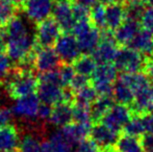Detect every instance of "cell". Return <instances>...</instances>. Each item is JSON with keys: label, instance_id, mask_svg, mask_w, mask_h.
I'll return each mask as SVG.
<instances>
[{"label": "cell", "instance_id": "obj_31", "mask_svg": "<svg viewBox=\"0 0 153 152\" xmlns=\"http://www.w3.org/2000/svg\"><path fill=\"white\" fill-rule=\"evenodd\" d=\"M72 117L75 123H82V122L91 121V105H85L81 103L72 104Z\"/></svg>", "mask_w": 153, "mask_h": 152}, {"label": "cell", "instance_id": "obj_47", "mask_svg": "<svg viewBox=\"0 0 153 152\" xmlns=\"http://www.w3.org/2000/svg\"><path fill=\"white\" fill-rule=\"evenodd\" d=\"M141 1H143L144 3H146V4H151V3H153V0H141Z\"/></svg>", "mask_w": 153, "mask_h": 152}, {"label": "cell", "instance_id": "obj_7", "mask_svg": "<svg viewBox=\"0 0 153 152\" xmlns=\"http://www.w3.org/2000/svg\"><path fill=\"white\" fill-rule=\"evenodd\" d=\"M131 116H132V113L129 106L115 103L105 113L100 122L111 129L121 133L123 127L129 121Z\"/></svg>", "mask_w": 153, "mask_h": 152}, {"label": "cell", "instance_id": "obj_28", "mask_svg": "<svg viewBox=\"0 0 153 152\" xmlns=\"http://www.w3.org/2000/svg\"><path fill=\"white\" fill-rule=\"evenodd\" d=\"M122 133L135 136V138H140L142 134L145 133V128H144L143 120H142L141 116L132 114L129 121L123 127Z\"/></svg>", "mask_w": 153, "mask_h": 152}, {"label": "cell", "instance_id": "obj_29", "mask_svg": "<svg viewBox=\"0 0 153 152\" xmlns=\"http://www.w3.org/2000/svg\"><path fill=\"white\" fill-rule=\"evenodd\" d=\"M90 20L92 24L99 30L107 28L106 25V16H105V5L100 2L96 3L91 7V14H90Z\"/></svg>", "mask_w": 153, "mask_h": 152}, {"label": "cell", "instance_id": "obj_37", "mask_svg": "<svg viewBox=\"0 0 153 152\" xmlns=\"http://www.w3.org/2000/svg\"><path fill=\"white\" fill-rule=\"evenodd\" d=\"M72 3V2H71ZM72 12L73 17L75 19V22L77 21H82V20H90V14H91V10L87 6L79 5L76 3H72Z\"/></svg>", "mask_w": 153, "mask_h": 152}, {"label": "cell", "instance_id": "obj_10", "mask_svg": "<svg viewBox=\"0 0 153 152\" xmlns=\"http://www.w3.org/2000/svg\"><path fill=\"white\" fill-rule=\"evenodd\" d=\"M40 99L36 93L29 94L22 98L17 99L15 105L13 106V114L25 119H33L38 115Z\"/></svg>", "mask_w": 153, "mask_h": 152}, {"label": "cell", "instance_id": "obj_12", "mask_svg": "<svg viewBox=\"0 0 153 152\" xmlns=\"http://www.w3.org/2000/svg\"><path fill=\"white\" fill-rule=\"evenodd\" d=\"M36 94L42 103H46L48 105H55V104L62 102L64 87L59 85H54V83L38 82Z\"/></svg>", "mask_w": 153, "mask_h": 152}, {"label": "cell", "instance_id": "obj_9", "mask_svg": "<svg viewBox=\"0 0 153 152\" xmlns=\"http://www.w3.org/2000/svg\"><path fill=\"white\" fill-rule=\"evenodd\" d=\"M120 132L111 129L101 122L93 124L90 136L100 148V150H109L115 148V144L120 136Z\"/></svg>", "mask_w": 153, "mask_h": 152}, {"label": "cell", "instance_id": "obj_51", "mask_svg": "<svg viewBox=\"0 0 153 152\" xmlns=\"http://www.w3.org/2000/svg\"><path fill=\"white\" fill-rule=\"evenodd\" d=\"M150 57H153V51H152V55H151V56H150Z\"/></svg>", "mask_w": 153, "mask_h": 152}, {"label": "cell", "instance_id": "obj_18", "mask_svg": "<svg viewBox=\"0 0 153 152\" xmlns=\"http://www.w3.org/2000/svg\"><path fill=\"white\" fill-rule=\"evenodd\" d=\"M140 29H141V23L140 22L125 19L122 24L116 30H114V35H115L118 45L119 46H127Z\"/></svg>", "mask_w": 153, "mask_h": 152}, {"label": "cell", "instance_id": "obj_35", "mask_svg": "<svg viewBox=\"0 0 153 152\" xmlns=\"http://www.w3.org/2000/svg\"><path fill=\"white\" fill-rule=\"evenodd\" d=\"M13 65L10 64V57L7 54L3 52H0V85L3 82L10 73Z\"/></svg>", "mask_w": 153, "mask_h": 152}, {"label": "cell", "instance_id": "obj_30", "mask_svg": "<svg viewBox=\"0 0 153 152\" xmlns=\"http://www.w3.org/2000/svg\"><path fill=\"white\" fill-rule=\"evenodd\" d=\"M98 98L96 90L94 89L92 85H88L83 87L82 89L75 92V101L76 103L91 105L93 102Z\"/></svg>", "mask_w": 153, "mask_h": 152}, {"label": "cell", "instance_id": "obj_46", "mask_svg": "<svg viewBox=\"0 0 153 152\" xmlns=\"http://www.w3.org/2000/svg\"><path fill=\"white\" fill-rule=\"evenodd\" d=\"M123 0H99V2L104 5H107V4H111V3H115V2H122Z\"/></svg>", "mask_w": 153, "mask_h": 152}, {"label": "cell", "instance_id": "obj_17", "mask_svg": "<svg viewBox=\"0 0 153 152\" xmlns=\"http://www.w3.org/2000/svg\"><path fill=\"white\" fill-rule=\"evenodd\" d=\"M127 47L142 53L145 56L150 57L153 51V35L146 29L141 28L129 42Z\"/></svg>", "mask_w": 153, "mask_h": 152}, {"label": "cell", "instance_id": "obj_27", "mask_svg": "<svg viewBox=\"0 0 153 152\" xmlns=\"http://www.w3.org/2000/svg\"><path fill=\"white\" fill-rule=\"evenodd\" d=\"M97 67V63L92 57L91 54H81L76 61L73 63V68L75 73L91 77L93 72Z\"/></svg>", "mask_w": 153, "mask_h": 152}, {"label": "cell", "instance_id": "obj_6", "mask_svg": "<svg viewBox=\"0 0 153 152\" xmlns=\"http://www.w3.org/2000/svg\"><path fill=\"white\" fill-rule=\"evenodd\" d=\"M54 46L62 64L71 65L81 55L76 38L72 35V33H62Z\"/></svg>", "mask_w": 153, "mask_h": 152}, {"label": "cell", "instance_id": "obj_11", "mask_svg": "<svg viewBox=\"0 0 153 152\" xmlns=\"http://www.w3.org/2000/svg\"><path fill=\"white\" fill-rule=\"evenodd\" d=\"M52 17L57 22L62 33H71L75 24L71 1L59 2L52 10Z\"/></svg>", "mask_w": 153, "mask_h": 152}, {"label": "cell", "instance_id": "obj_24", "mask_svg": "<svg viewBox=\"0 0 153 152\" xmlns=\"http://www.w3.org/2000/svg\"><path fill=\"white\" fill-rule=\"evenodd\" d=\"M21 10L15 0H0V28L5 27Z\"/></svg>", "mask_w": 153, "mask_h": 152}, {"label": "cell", "instance_id": "obj_38", "mask_svg": "<svg viewBox=\"0 0 153 152\" xmlns=\"http://www.w3.org/2000/svg\"><path fill=\"white\" fill-rule=\"evenodd\" d=\"M90 81H91V77L76 73L74 75V77L72 78V80H71L70 85H69V87H70L72 91L76 92V91H78V90L82 89L85 85H90Z\"/></svg>", "mask_w": 153, "mask_h": 152}, {"label": "cell", "instance_id": "obj_39", "mask_svg": "<svg viewBox=\"0 0 153 152\" xmlns=\"http://www.w3.org/2000/svg\"><path fill=\"white\" fill-rule=\"evenodd\" d=\"M139 140L143 152H153V132H145Z\"/></svg>", "mask_w": 153, "mask_h": 152}, {"label": "cell", "instance_id": "obj_32", "mask_svg": "<svg viewBox=\"0 0 153 152\" xmlns=\"http://www.w3.org/2000/svg\"><path fill=\"white\" fill-rule=\"evenodd\" d=\"M18 150L19 152H44L41 143L31 134H26L23 136V139L20 141Z\"/></svg>", "mask_w": 153, "mask_h": 152}, {"label": "cell", "instance_id": "obj_15", "mask_svg": "<svg viewBox=\"0 0 153 152\" xmlns=\"http://www.w3.org/2000/svg\"><path fill=\"white\" fill-rule=\"evenodd\" d=\"M19 144V129L15 124H7L0 128V152L18 150Z\"/></svg>", "mask_w": 153, "mask_h": 152}, {"label": "cell", "instance_id": "obj_19", "mask_svg": "<svg viewBox=\"0 0 153 152\" xmlns=\"http://www.w3.org/2000/svg\"><path fill=\"white\" fill-rule=\"evenodd\" d=\"M48 121L49 123L56 127H62L67 124L72 123V105L65 102L53 105Z\"/></svg>", "mask_w": 153, "mask_h": 152}, {"label": "cell", "instance_id": "obj_50", "mask_svg": "<svg viewBox=\"0 0 153 152\" xmlns=\"http://www.w3.org/2000/svg\"><path fill=\"white\" fill-rule=\"evenodd\" d=\"M10 152H19V150H15V151H10Z\"/></svg>", "mask_w": 153, "mask_h": 152}, {"label": "cell", "instance_id": "obj_34", "mask_svg": "<svg viewBox=\"0 0 153 152\" xmlns=\"http://www.w3.org/2000/svg\"><path fill=\"white\" fill-rule=\"evenodd\" d=\"M141 27L149 31L153 35V3L146 5V8L144 10L141 18Z\"/></svg>", "mask_w": 153, "mask_h": 152}, {"label": "cell", "instance_id": "obj_22", "mask_svg": "<svg viewBox=\"0 0 153 152\" xmlns=\"http://www.w3.org/2000/svg\"><path fill=\"white\" fill-rule=\"evenodd\" d=\"M114 96H98L91 104V120L93 124L99 123L105 113L115 104Z\"/></svg>", "mask_w": 153, "mask_h": 152}, {"label": "cell", "instance_id": "obj_49", "mask_svg": "<svg viewBox=\"0 0 153 152\" xmlns=\"http://www.w3.org/2000/svg\"><path fill=\"white\" fill-rule=\"evenodd\" d=\"M15 1H16V2H17V3H18V4H19V5H20V6H21V4H22V3H23V2H24V0H15Z\"/></svg>", "mask_w": 153, "mask_h": 152}, {"label": "cell", "instance_id": "obj_14", "mask_svg": "<svg viewBox=\"0 0 153 152\" xmlns=\"http://www.w3.org/2000/svg\"><path fill=\"white\" fill-rule=\"evenodd\" d=\"M44 152H72L74 145L66 138L62 129L52 132L48 139L41 143Z\"/></svg>", "mask_w": 153, "mask_h": 152}, {"label": "cell", "instance_id": "obj_26", "mask_svg": "<svg viewBox=\"0 0 153 152\" xmlns=\"http://www.w3.org/2000/svg\"><path fill=\"white\" fill-rule=\"evenodd\" d=\"M122 4L125 10V19L140 22L146 8V3L141 0H123Z\"/></svg>", "mask_w": 153, "mask_h": 152}, {"label": "cell", "instance_id": "obj_20", "mask_svg": "<svg viewBox=\"0 0 153 152\" xmlns=\"http://www.w3.org/2000/svg\"><path fill=\"white\" fill-rule=\"evenodd\" d=\"M107 28L116 30L125 20V10L122 2H115L105 5Z\"/></svg>", "mask_w": 153, "mask_h": 152}, {"label": "cell", "instance_id": "obj_43", "mask_svg": "<svg viewBox=\"0 0 153 152\" xmlns=\"http://www.w3.org/2000/svg\"><path fill=\"white\" fill-rule=\"evenodd\" d=\"M144 72L148 75L150 80H151V83L153 85V57H148L147 59V64H146Z\"/></svg>", "mask_w": 153, "mask_h": 152}, {"label": "cell", "instance_id": "obj_13", "mask_svg": "<svg viewBox=\"0 0 153 152\" xmlns=\"http://www.w3.org/2000/svg\"><path fill=\"white\" fill-rule=\"evenodd\" d=\"M153 104V85L151 83L148 87L137 92L134 95L133 102L129 108L133 115L142 116L150 113Z\"/></svg>", "mask_w": 153, "mask_h": 152}, {"label": "cell", "instance_id": "obj_8", "mask_svg": "<svg viewBox=\"0 0 153 152\" xmlns=\"http://www.w3.org/2000/svg\"><path fill=\"white\" fill-rule=\"evenodd\" d=\"M21 10L32 23L36 24L51 16L52 0H24L21 4Z\"/></svg>", "mask_w": 153, "mask_h": 152}, {"label": "cell", "instance_id": "obj_2", "mask_svg": "<svg viewBox=\"0 0 153 152\" xmlns=\"http://www.w3.org/2000/svg\"><path fill=\"white\" fill-rule=\"evenodd\" d=\"M71 33L76 38L81 54H91L100 42V30L92 24L91 20L75 22Z\"/></svg>", "mask_w": 153, "mask_h": 152}, {"label": "cell", "instance_id": "obj_3", "mask_svg": "<svg viewBox=\"0 0 153 152\" xmlns=\"http://www.w3.org/2000/svg\"><path fill=\"white\" fill-rule=\"evenodd\" d=\"M147 56L127 46L119 48L114 65L121 73H137L145 71Z\"/></svg>", "mask_w": 153, "mask_h": 152}, {"label": "cell", "instance_id": "obj_25", "mask_svg": "<svg viewBox=\"0 0 153 152\" xmlns=\"http://www.w3.org/2000/svg\"><path fill=\"white\" fill-rule=\"evenodd\" d=\"M115 150L117 152H143L139 139L122 132L115 144Z\"/></svg>", "mask_w": 153, "mask_h": 152}, {"label": "cell", "instance_id": "obj_5", "mask_svg": "<svg viewBox=\"0 0 153 152\" xmlns=\"http://www.w3.org/2000/svg\"><path fill=\"white\" fill-rule=\"evenodd\" d=\"M62 35V29L52 16L36 24L33 41L41 47H52Z\"/></svg>", "mask_w": 153, "mask_h": 152}, {"label": "cell", "instance_id": "obj_1", "mask_svg": "<svg viewBox=\"0 0 153 152\" xmlns=\"http://www.w3.org/2000/svg\"><path fill=\"white\" fill-rule=\"evenodd\" d=\"M2 83L10 99L17 100L29 94L36 93L38 77L32 68L13 65L10 73Z\"/></svg>", "mask_w": 153, "mask_h": 152}, {"label": "cell", "instance_id": "obj_41", "mask_svg": "<svg viewBox=\"0 0 153 152\" xmlns=\"http://www.w3.org/2000/svg\"><path fill=\"white\" fill-rule=\"evenodd\" d=\"M51 110H52L51 105H48V104H46V103L40 104L36 117H38L41 121H44V122L48 121L49 117H50V114H51Z\"/></svg>", "mask_w": 153, "mask_h": 152}, {"label": "cell", "instance_id": "obj_23", "mask_svg": "<svg viewBox=\"0 0 153 152\" xmlns=\"http://www.w3.org/2000/svg\"><path fill=\"white\" fill-rule=\"evenodd\" d=\"M118 77V70L113 63L99 64L91 76V81L114 83Z\"/></svg>", "mask_w": 153, "mask_h": 152}, {"label": "cell", "instance_id": "obj_21", "mask_svg": "<svg viewBox=\"0 0 153 152\" xmlns=\"http://www.w3.org/2000/svg\"><path fill=\"white\" fill-rule=\"evenodd\" d=\"M113 96L117 103L130 106L134 99V92L122 78L118 76L114 82Z\"/></svg>", "mask_w": 153, "mask_h": 152}, {"label": "cell", "instance_id": "obj_40", "mask_svg": "<svg viewBox=\"0 0 153 152\" xmlns=\"http://www.w3.org/2000/svg\"><path fill=\"white\" fill-rule=\"evenodd\" d=\"M13 117V112L12 110L7 108H0V128H2L3 126L10 124V121L12 120Z\"/></svg>", "mask_w": 153, "mask_h": 152}, {"label": "cell", "instance_id": "obj_4", "mask_svg": "<svg viewBox=\"0 0 153 152\" xmlns=\"http://www.w3.org/2000/svg\"><path fill=\"white\" fill-rule=\"evenodd\" d=\"M34 55L32 61V69L38 73L54 71L62 66V62L59 59L55 49L52 47H41L34 42Z\"/></svg>", "mask_w": 153, "mask_h": 152}, {"label": "cell", "instance_id": "obj_45", "mask_svg": "<svg viewBox=\"0 0 153 152\" xmlns=\"http://www.w3.org/2000/svg\"><path fill=\"white\" fill-rule=\"evenodd\" d=\"M72 3H76L79 4V5H83L87 6V7L91 8L92 6H94L96 3H98L99 0H71Z\"/></svg>", "mask_w": 153, "mask_h": 152}, {"label": "cell", "instance_id": "obj_42", "mask_svg": "<svg viewBox=\"0 0 153 152\" xmlns=\"http://www.w3.org/2000/svg\"><path fill=\"white\" fill-rule=\"evenodd\" d=\"M141 117L143 120L145 132H153V112L144 114Z\"/></svg>", "mask_w": 153, "mask_h": 152}, {"label": "cell", "instance_id": "obj_44", "mask_svg": "<svg viewBox=\"0 0 153 152\" xmlns=\"http://www.w3.org/2000/svg\"><path fill=\"white\" fill-rule=\"evenodd\" d=\"M0 52L6 53V35L4 27L0 28Z\"/></svg>", "mask_w": 153, "mask_h": 152}, {"label": "cell", "instance_id": "obj_16", "mask_svg": "<svg viewBox=\"0 0 153 152\" xmlns=\"http://www.w3.org/2000/svg\"><path fill=\"white\" fill-rule=\"evenodd\" d=\"M118 50H119L118 43L100 41L98 46L91 53V55L97 63V65H99V64L114 63Z\"/></svg>", "mask_w": 153, "mask_h": 152}, {"label": "cell", "instance_id": "obj_33", "mask_svg": "<svg viewBox=\"0 0 153 152\" xmlns=\"http://www.w3.org/2000/svg\"><path fill=\"white\" fill-rule=\"evenodd\" d=\"M59 74L62 87H69L71 80H72V78L76 73H75L73 66L69 65V64H62V66L59 68Z\"/></svg>", "mask_w": 153, "mask_h": 152}, {"label": "cell", "instance_id": "obj_48", "mask_svg": "<svg viewBox=\"0 0 153 152\" xmlns=\"http://www.w3.org/2000/svg\"><path fill=\"white\" fill-rule=\"evenodd\" d=\"M52 1L56 2V3H59V2H65V1H71V0H52Z\"/></svg>", "mask_w": 153, "mask_h": 152}, {"label": "cell", "instance_id": "obj_36", "mask_svg": "<svg viewBox=\"0 0 153 152\" xmlns=\"http://www.w3.org/2000/svg\"><path fill=\"white\" fill-rule=\"evenodd\" d=\"M72 152H101V150L98 147V145L91 138H87L85 140L80 141Z\"/></svg>", "mask_w": 153, "mask_h": 152}]
</instances>
